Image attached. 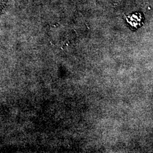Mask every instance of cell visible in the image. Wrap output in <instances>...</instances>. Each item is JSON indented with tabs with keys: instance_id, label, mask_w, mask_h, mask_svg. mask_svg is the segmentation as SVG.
Wrapping results in <instances>:
<instances>
[{
	"instance_id": "cell-1",
	"label": "cell",
	"mask_w": 153,
	"mask_h": 153,
	"mask_svg": "<svg viewBox=\"0 0 153 153\" xmlns=\"http://www.w3.org/2000/svg\"><path fill=\"white\" fill-rule=\"evenodd\" d=\"M142 16L141 13H134L127 16L126 20L133 27L138 28L141 26Z\"/></svg>"
}]
</instances>
